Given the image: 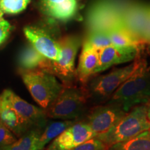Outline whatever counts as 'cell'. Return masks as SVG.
<instances>
[{
    "mask_svg": "<svg viewBox=\"0 0 150 150\" xmlns=\"http://www.w3.org/2000/svg\"><path fill=\"white\" fill-rule=\"evenodd\" d=\"M150 100V70L142 60L134 72L114 92L108 103L117 104L129 112Z\"/></svg>",
    "mask_w": 150,
    "mask_h": 150,
    "instance_id": "obj_1",
    "label": "cell"
},
{
    "mask_svg": "<svg viewBox=\"0 0 150 150\" xmlns=\"http://www.w3.org/2000/svg\"><path fill=\"white\" fill-rule=\"evenodd\" d=\"M88 97L84 86L64 85L55 100L45 109L47 117L81 120L88 112Z\"/></svg>",
    "mask_w": 150,
    "mask_h": 150,
    "instance_id": "obj_2",
    "label": "cell"
},
{
    "mask_svg": "<svg viewBox=\"0 0 150 150\" xmlns=\"http://www.w3.org/2000/svg\"><path fill=\"white\" fill-rule=\"evenodd\" d=\"M140 61L141 59L137 58L135 62L127 66L114 69L106 74L90 79L84 86L88 100L95 105L108 102L114 92L134 72Z\"/></svg>",
    "mask_w": 150,
    "mask_h": 150,
    "instance_id": "obj_3",
    "label": "cell"
},
{
    "mask_svg": "<svg viewBox=\"0 0 150 150\" xmlns=\"http://www.w3.org/2000/svg\"><path fill=\"white\" fill-rule=\"evenodd\" d=\"M150 129L147 117V104L134 106L112 128L104 134L97 136L108 147L125 141Z\"/></svg>",
    "mask_w": 150,
    "mask_h": 150,
    "instance_id": "obj_4",
    "label": "cell"
},
{
    "mask_svg": "<svg viewBox=\"0 0 150 150\" xmlns=\"http://www.w3.org/2000/svg\"><path fill=\"white\" fill-rule=\"evenodd\" d=\"M22 79L35 102L45 110L59 96L64 86L55 75L42 69L22 71Z\"/></svg>",
    "mask_w": 150,
    "mask_h": 150,
    "instance_id": "obj_5",
    "label": "cell"
},
{
    "mask_svg": "<svg viewBox=\"0 0 150 150\" xmlns=\"http://www.w3.org/2000/svg\"><path fill=\"white\" fill-rule=\"evenodd\" d=\"M129 4L121 0H97L87 14L88 31L108 32L114 28L122 27L123 13Z\"/></svg>",
    "mask_w": 150,
    "mask_h": 150,
    "instance_id": "obj_6",
    "label": "cell"
},
{
    "mask_svg": "<svg viewBox=\"0 0 150 150\" xmlns=\"http://www.w3.org/2000/svg\"><path fill=\"white\" fill-rule=\"evenodd\" d=\"M81 42V39L77 35H68L61 38L59 40L61 58L58 61L47 59L42 70L55 75L63 85H73L76 79L75 61Z\"/></svg>",
    "mask_w": 150,
    "mask_h": 150,
    "instance_id": "obj_7",
    "label": "cell"
},
{
    "mask_svg": "<svg viewBox=\"0 0 150 150\" xmlns=\"http://www.w3.org/2000/svg\"><path fill=\"white\" fill-rule=\"evenodd\" d=\"M127 112L120 105L106 102L92 108L82 120L91 127L97 136L109 131Z\"/></svg>",
    "mask_w": 150,
    "mask_h": 150,
    "instance_id": "obj_8",
    "label": "cell"
},
{
    "mask_svg": "<svg viewBox=\"0 0 150 150\" xmlns=\"http://www.w3.org/2000/svg\"><path fill=\"white\" fill-rule=\"evenodd\" d=\"M1 96L16 110L27 131L34 128L44 129L45 127L47 118L45 110L29 104L11 90H5Z\"/></svg>",
    "mask_w": 150,
    "mask_h": 150,
    "instance_id": "obj_9",
    "label": "cell"
},
{
    "mask_svg": "<svg viewBox=\"0 0 150 150\" xmlns=\"http://www.w3.org/2000/svg\"><path fill=\"white\" fill-rule=\"evenodd\" d=\"M23 31L30 44L39 53L52 61L59 60L61 54L59 40H56L47 31L36 26H27Z\"/></svg>",
    "mask_w": 150,
    "mask_h": 150,
    "instance_id": "obj_10",
    "label": "cell"
},
{
    "mask_svg": "<svg viewBox=\"0 0 150 150\" xmlns=\"http://www.w3.org/2000/svg\"><path fill=\"white\" fill-rule=\"evenodd\" d=\"M95 136L96 134L91 127L81 120L63 131L54 139L51 145L55 150H72Z\"/></svg>",
    "mask_w": 150,
    "mask_h": 150,
    "instance_id": "obj_11",
    "label": "cell"
},
{
    "mask_svg": "<svg viewBox=\"0 0 150 150\" xmlns=\"http://www.w3.org/2000/svg\"><path fill=\"white\" fill-rule=\"evenodd\" d=\"M140 49L120 47L115 45L106 47L99 50V63L95 74L103 72L115 65L133 61L138 56Z\"/></svg>",
    "mask_w": 150,
    "mask_h": 150,
    "instance_id": "obj_12",
    "label": "cell"
},
{
    "mask_svg": "<svg viewBox=\"0 0 150 150\" xmlns=\"http://www.w3.org/2000/svg\"><path fill=\"white\" fill-rule=\"evenodd\" d=\"M44 13L60 22L73 20L79 9L81 0H39Z\"/></svg>",
    "mask_w": 150,
    "mask_h": 150,
    "instance_id": "obj_13",
    "label": "cell"
},
{
    "mask_svg": "<svg viewBox=\"0 0 150 150\" xmlns=\"http://www.w3.org/2000/svg\"><path fill=\"white\" fill-rule=\"evenodd\" d=\"M149 8V5L145 4L130 2L122 15L124 27L141 40Z\"/></svg>",
    "mask_w": 150,
    "mask_h": 150,
    "instance_id": "obj_14",
    "label": "cell"
},
{
    "mask_svg": "<svg viewBox=\"0 0 150 150\" xmlns=\"http://www.w3.org/2000/svg\"><path fill=\"white\" fill-rule=\"evenodd\" d=\"M99 50L83 47L80 54L77 69L76 70V79L82 86H85L95 74L99 63Z\"/></svg>",
    "mask_w": 150,
    "mask_h": 150,
    "instance_id": "obj_15",
    "label": "cell"
},
{
    "mask_svg": "<svg viewBox=\"0 0 150 150\" xmlns=\"http://www.w3.org/2000/svg\"><path fill=\"white\" fill-rule=\"evenodd\" d=\"M47 59L29 43L19 54L18 63L22 71H29L43 69Z\"/></svg>",
    "mask_w": 150,
    "mask_h": 150,
    "instance_id": "obj_16",
    "label": "cell"
},
{
    "mask_svg": "<svg viewBox=\"0 0 150 150\" xmlns=\"http://www.w3.org/2000/svg\"><path fill=\"white\" fill-rule=\"evenodd\" d=\"M1 97V112H0V122L3 124L17 136H21L27 131V129L18 113L10 106L6 100Z\"/></svg>",
    "mask_w": 150,
    "mask_h": 150,
    "instance_id": "obj_17",
    "label": "cell"
},
{
    "mask_svg": "<svg viewBox=\"0 0 150 150\" xmlns=\"http://www.w3.org/2000/svg\"><path fill=\"white\" fill-rule=\"evenodd\" d=\"M107 33L112 45L120 47H136L140 50L141 47L145 44L123 26L114 28Z\"/></svg>",
    "mask_w": 150,
    "mask_h": 150,
    "instance_id": "obj_18",
    "label": "cell"
},
{
    "mask_svg": "<svg viewBox=\"0 0 150 150\" xmlns=\"http://www.w3.org/2000/svg\"><path fill=\"white\" fill-rule=\"evenodd\" d=\"M79 120H62L46 125L37 145V150H42L49 142L55 139L63 131Z\"/></svg>",
    "mask_w": 150,
    "mask_h": 150,
    "instance_id": "obj_19",
    "label": "cell"
},
{
    "mask_svg": "<svg viewBox=\"0 0 150 150\" xmlns=\"http://www.w3.org/2000/svg\"><path fill=\"white\" fill-rule=\"evenodd\" d=\"M43 129H31L22 135L11 145L0 147V150H37V145Z\"/></svg>",
    "mask_w": 150,
    "mask_h": 150,
    "instance_id": "obj_20",
    "label": "cell"
},
{
    "mask_svg": "<svg viewBox=\"0 0 150 150\" xmlns=\"http://www.w3.org/2000/svg\"><path fill=\"white\" fill-rule=\"evenodd\" d=\"M107 150H150V136L149 130L125 141L108 147Z\"/></svg>",
    "mask_w": 150,
    "mask_h": 150,
    "instance_id": "obj_21",
    "label": "cell"
},
{
    "mask_svg": "<svg viewBox=\"0 0 150 150\" xmlns=\"http://www.w3.org/2000/svg\"><path fill=\"white\" fill-rule=\"evenodd\" d=\"M111 45L108 33L104 31H88L83 42V47L97 50H101Z\"/></svg>",
    "mask_w": 150,
    "mask_h": 150,
    "instance_id": "obj_22",
    "label": "cell"
},
{
    "mask_svg": "<svg viewBox=\"0 0 150 150\" xmlns=\"http://www.w3.org/2000/svg\"><path fill=\"white\" fill-rule=\"evenodd\" d=\"M31 0H0V9L4 13L16 15L25 10Z\"/></svg>",
    "mask_w": 150,
    "mask_h": 150,
    "instance_id": "obj_23",
    "label": "cell"
},
{
    "mask_svg": "<svg viewBox=\"0 0 150 150\" xmlns=\"http://www.w3.org/2000/svg\"><path fill=\"white\" fill-rule=\"evenodd\" d=\"M108 147L96 136L83 142L72 150H107Z\"/></svg>",
    "mask_w": 150,
    "mask_h": 150,
    "instance_id": "obj_24",
    "label": "cell"
},
{
    "mask_svg": "<svg viewBox=\"0 0 150 150\" xmlns=\"http://www.w3.org/2000/svg\"><path fill=\"white\" fill-rule=\"evenodd\" d=\"M16 140L13 133L0 122V147L11 145Z\"/></svg>",
    "mask_w": 150,
    "mask_h": 150,
    "instance_id": "obj_25",
    "label": "cell"
},
{
    "mask_svg": "<svg viewBox=\"0 0 150 150\" xmlns=\"http://www.w3.org/2000/svg\"><path fill=\"white\" fill-rule=\"evenodd\" d=\"M141 39L145 43L150 42V5L147 20H146L145 27H144L143 31H142L141 35Z\"/></svg>",
    "mask_w": 150,
    "mask_h": 150,
    "instance_id": "obj_26",
    "label": "cell"
},
{
    "mask_svg": "<svg viewBox=\"0 0 150 150\" xmlns=\"http://www.w3.org/2000/svg\"><path fill=\"white\" fill-rule=\"evenodd\" d=\"M11 29V26L9 23L0 25V46L8 38Z\"/></svg>",
    "mask_w": 150,
    "mask_h": 150,
    "instance_id": "obj_27",
    "label": "cell"
},
{
    "mask_svg": "<svg viewBox=\"0 0 150 150\" xmlns=\"http://www.w3.org/2000/svg\"><path fill=\"white\" fill-rule=\"evenodd\" d=\"M3 16H4V13L1 11V9H0V25L8 23V21H6V20L4 18Z\"/></svg>",
    "mask_w": 150,
    "mask_h": 150,
    "instance_id": "obj_28",
    "label": "cell"
},
{
    "mask_svg": "<svg viewBox=\"0 0 150 150\" xmlns=\"http://www.w3.org/2000/svg\"><path fill=\"white\" fill-rule=\"evenodd\" d=\"M147 117L150 121V100L147 103Z\"/></svg>",
    "mask_w": 150,
    "mask_h": 150,
    "instance_id": "obj_29",
    "label": "cell"
},
{
    "mask_svg": "<svg viewBox=\"0 0 150 150\" xmlns=\"http://www.w3.org/2000/svg\"><path fill=\"white\" fill-rule=\"evenodd\" d=\"M45 150H55V149H54L53 146H52V145H51V144H50V145L48 146L47 148V149H46Z\"/></svg>",
    "mask_w": 150,
    "mask_h": 150,
    "instance_id": "obj_30",
    "label": "cell"
},
{
    "mask_svg": "<svg viewBox=\"0 0 150 150\" xmlns=\"http://www.w3.org/2000/svg\"><path fill=\"white\" fill-rule=\"evenodd\" d=\"M0 112H1V97H0Z\"/></svg>",
    "mask_w": 150,
    "mask_h": 150,
    "instance_id": "obj_31",
    "label": "cell"
},
{
    "mask_svg": "<svg viewBox=\"0 0 150 150\" xmlns=\"http://www.w3.org/2000/svg\"><path fill=\"white\" fill-rule=\"evenodd\" d=\"M149 136H150V129H149Z\"/></svg>",
    "mask_w": 150,
    "mask_h": 150,
    "instance_id": "obj_32",
    "label": "cell"
},
{
    "mask_svg": "<svg viewBox=\"0 0 150 150\" xmlns=\"http://www.w3.org/2000/svg\"><path fill=\"white\" fill-rule=\"evenodd\" d=\"M149 48H150V42H149Z\"/></svg>",
    "mask_w": 150,
    "mask_h": 150,
    "instance_id": "obj_33",
    "label": "cell"
}]
</instances>
